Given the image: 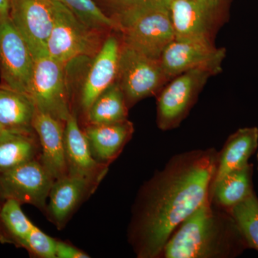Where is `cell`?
Returning <instances> with one entry per match:
<instances>
[{"label": "cell", "instance_id": "obj_27", "mask_svg": "<svg viewBox=\"0 0 258 258\" xmlns=\"http://www.w3.org/2000/svg\"><path fill=\"white\" fill-rule=\"evenodd\" d=\"M56 258H88L89 254L75 246L63 241L57 240L55 249Z\"/></svg>", "mask_w": 258, "mask_h": 258}, {"label": "cell", "instance_id": "obj_10", "mask_svg": "<svg viewBox=\"0 0 258 258\" xmlns=\"http://www.w3.org/2000/svg\"><path fill=\"white\" fill-rule=\"evenodd\" d=\"M225 48H217L210 40L175 38L161 54L160 62L168 79L195 69H205L214 75L221 71Z\"/></svg>", "mask_w": 258, "mask_h": 258}, {"label": "cell", "instance_id": "obj_9", "mask_svg": "<svg viewBox=\"0 0 258 258\" xmlns=\"http://www.w3.org/2000/svg\"><path fill=\"white\" fill-rule=\"evenodd\" d=\"M35 59L9 16L0 18L2 84L29 96Z\"/></svg>", "mask_w": 258, "mask_h": 258}, {"label": "cell", "instance_id": "obj_8", "mask_svg": "<svg viewBox=\"0 0 258 258\" xmlns=\"http://www.w3.org/2000/svg\"><path fill=\"white\" fill-rule=\"evenodd\" d=\"M54 181L40 159L0 171V203L13 200L22 205H32L45 213Z\"/></svg>", "mask_w": 258, "mask_h": 258}, {"label": "cell", "instance_id": "obj_1", "mask_svg": "<svg viewBox=\"0 0 258 258\" xmlns=\"http://www.w3.org/2000/svg\"><path fill=\"white\" fill-rule=\"evenodd\" d=\"M217 158L214 148L180 153L144 183L128 230L137 257H161L173 232L210 196Z\"/></svg>", "mask_w": 258, "mask_h": 258}, {"label": "cell", "instance_id": "obj_18", "mask_svg": "<svg viewBox=\"0 0 258 258\" xmlns=\"http://www.w3.org/2000/svg\"><path fill=\"white\" fill-rule=\"evenodd\" d=\"M257 147V127L239 128L231 134L222 150L218 152L216 172L212 186L229 173L247 165L249 158L255 153Z\"/></svg>", "mask_w": 258, "mask_h": 258}, {"label": "cell", "instance_id": "obj_11", "mask_svg": "<svg viewBox=\"0 0 258 258\" xmlns=\"http://www.w3.org/2000/svg\"><path fill=\"white\" fill-rule=\"evenodd\" d=\"M55 10L53 0H11L10 18L28 44L34 59L47 55Z\"/></svg>", "mask_w": 258, "mask_h": 258}, {"label": "cell", "instance_id": "obj_20", "mask_svg": "<svg viewBox=\"0 0 258 258\" xmlns=\"http://www.w3.org/2000/svg\"><path fill=\"white\" fill-rule=\"evenodd\" d=\"M253 164L229 173L212 186L210 200L217 208L226 211L243 202L254 192Z\"/></svg>", "mask_w": 258, "mask_h": 258}, {"label": "cell", "instance_id": "obj_28", "mask_svg": "<svg viewBox=\"0 0 258 258\" xmlns=\"http://www.w3.org/2000/svg\"><path fill=\"white\" fill-rule=\"evenodd\" d=\"M103 1L113 7L115 12H116L134 8V7L149 4V3L163 1L170 2L171 0H103Z\"/></svg>", "mask_w": 258, "mask_h": 258}, {"label": "cell", "instance_id": "obj_12", "mask_svg": "<svg viewBox=\"0 0 258 258\" xmlns=\"http://www.w3.org/2000/svg\"><path fill=\"white\" fill-rule=\"evenodd\" d=\"M121 42L108 35L101 48L91 58L80 88L79 107L84 117L95 100L116 81Z\"/></svg>", "mask_w": 258, "mask_h": 258}, {"label": "cell", "instance_id": "obj_15", "mask_svg": "<svg viewBox=\"0 0 258 258\" xmlns=\"http://www.w3.org/2000/svg\"><path fill=\"white\" fill-rule=\"evenodd\" d=\"M98 184L79 176L56 179L49 193L45 214L57 230L67 225L80 205L95 192Z\"/></svg>", "mask_w": 258, "mask_h": 258}, {"label": "cell", "instance_id": "obj_23", "mask_svg": "<svg viewBox=\"0 0 258 258\" xmlns=\"http://www.w3.org/2000/svg\"><path fill=\"white\" fill-rule=\"evenodd\" d=\"M34 225L26 216L22 205L13 200L0 203V242L23 248Z\"/></svg>", "mask_w": 258, "mask_h": 258}, {"label": "cell", "instance_id": "obj_29", "mask_svg": "<svg viewBox=\"0 0 258 258\" xmlns=\"http://www.w3.org/2000/svg\"><path fill=\"white\" fill-rule=\"evenodd\" d=\"M11 0H0V18L9 16Z\"/></svg>", "mask_w": 258, "mask_h": 258}, {"label": "cell", "instance_id": "obj_24", "mask_svg": "<svg viewBox=\"0 0 258 258\" xmlns=\"http://www.w3.org/2000/svg\"><path fill=\"white\" fill-rule=\"evenodd\" d=\"M228 212L240 228L249 249L258 252V198L255 192Z\"/></svg>", "mask_w": 258, "mask_h": 258}, {"label": "cell", "instance_id": "obj_14", "mask_svg": "<svg viewBox=\"0 0 258 258\" xmlns=\"http://www.w3.org/2000/svg\"><path fill=\"white\" fill-rule=\"evenodd\" d=\"M64 137L68 175L84 178L100 184L108 173V166L98 162L93 157L76 111H73L66 121Z\"/></svg>", "mask_w": 258, "mask_h": 258}, {"label": "cell", "instance_id": "obj_21", "mask_svg": "<svg viewBox=\"0 0 258 258\" xmlns=\"http://www.w3.org/2000/svg\"><path fill=\"white\" fill-rule=\"evenodd\" d=\"M37 108L30 96L0 84V126L31 130Z\"/></svg>", "mask_w": 258, "mask_h": 258}, {"label": "cell", "instance_id": "obj_5", "mask_svg": "<svg viewBox=\"0 0 258 258\" xmlns=\"http://www.w3.org/2000/svg\"><path fill=\"white\" fill-rule=\"evenodd\" d=\"M169 81L160 59L149 57L121 42L115 82L124 95L128 108L157 95Z\"/></svg>", "mask_w": 258, "mask_h": 258}, {"label": "cell", "instance_id": "obj_22", "mask_svg": "<svg viewBox=\"0 0 258 258\" xmlns=\"http://www.w3.org/2000/svg\"><path fill=\"white\" fill-rule=\"evenodd\" d=\"M124 95L115 82L95 100L85 119L86 124H106L128 119Z\"/></svg>", "mask_w": 258, "mask_h": 258}, {"label": "cell", "instance_id": "obj_7", "mask_svg": "<svg viewBox=\"0 0 258 258\" xmlns=\"http://www.w3.org/2000/svg\"><path fill=\"white\" fill-rule=\"evenodd\" d=\"M213 75L208 70H191L166 83L157 94L158 127L162 131H169L179 126L209 78Z\"/></svg>", "mask_w": 258, "mask_h": 258}, {"label": "cell", "instance_id": "obj_17", "mask_svg": "<svg viewBox=\"0 0 258 258\" xmlns=\"http://www.w3.org/2000/svg\"><path fill=\"white\" fill-rule=\"evenodd\" d=\"M91 152L98 162L109 166L133 137V123L128 119L106 124H86L83 128Z\"/></svg>", "mask_w": 258, "mask_h": 258}, {"label": "cell", "instance_id": "obj_25", "mask_svg": "<svg viewBox=\"0 0 258 258\" xmlns=\"http://www.w3.org/2000/svg\"><path fill=\"white\" fill-rule=\"evenodd\" d=\"M71 10L83 23L91 28L108 32L116 31L114 19L105 14L93 0H53Z\"/></svg>", "mask_w": 258, "mask_h": 258}, {"label": "cell", "instance_id": "obj_26", "mask_svg": "<svg viewBox=\"0 0 258 258\" xmlns=\"http://www.w3.org/2000/svg\"><path fill=\"white\" fill-rule=\"evenodd\" d=\"M56 243L57 240L35 225L25 241L23 249H26L32 257L56 258Z\"/></svg>", "mask_w": 258, "mask_h": 258}, {"label": "cell", "instance_id": "obj_31", "mask_svg": "<svg viewBox=\"0 0 258 258\" xmlns=\"http://www.w3.org/2000/svg\"><path fill=\"white\" fill-rule=\"evenodd\" d=\"M2 130H3V128H2V127L0 126V133H1Z\"/></svg>", "mask_w": 258, "mask_h": 258}, {"label": "cell", "instance_id": "obj_30", "mask_svg": "<svg viewBox=\"0 0 258 258\" xmlns=\"http://www.w3.org/2000/svg\"><path fill=\"white\" fill-rule=\"evenodd\" d=\"M257 169H258V152L257 154Z\"/></svg>", "mask_w": 258, "mask_h": 258}, {"label": "cell", "instance_id": "obj_16", "mask_svg": "<svg viewBox=\"0 0 258 258\" xmlns=\"http://www.w3.org/2000/svg\"><path fill=\"white\" fill-rule=\"evenodd\" d=\"M66 122L37 109L32 128L40 141V161L54 179L68 175L64 149Z\"/></svg>", "mask_w": 258, "mask_h": 258}, {"label": "cell", "instance_id": "obj_2", "mask_svg": "<svg viewBox=\"0 0 258 258\" xmlns=\"http://www.w3.org/2000/svg\"><path fill=\"white\" fill-rule=\"evenodd\" d=\"M248 244L229 212L209 196L173 232L164 246V258H234Z\"/></svg>", "mask_w": 258, "mask_h": 258}, {"label": "cell", "instance_id": "obj_3", "mask_svg": "<svg viewBox=\"0 0 258 258\" xmlns=\"http://www.w3.org/2000/svg\"><path fill=\"white\" fill-rule=\"evenodd\" d=\"M170 2H157L115 12L120 41L134 50L160 59L166 47L175 39Z\"/></svg>", "mask_w": 258, "mask_h": 258}, {"label": "cell", "instance_id": "obj_4", "mask_svg": "<svg viewBox=\"0 0 258 258\" xmlns=\"http://www.w3.org/2000/svg\"><path fill=\"white\" fill-rule=\"evenodd\" d=\"M55 3V19L47 41V55L66 66L77 59L92 58L101 48L106 32L88 26L64 5Z\"/></svg>", "mask_w": 258, "mask_h": 258}, {"label": "cell", "instance_id": "obj_6", "mask_svg": "<svg viewBox=\"0 0 258 258\" xmlns=\"http://www.w3.org/2000/svg\"><path fill=\"white\" fill-rule=\"evenodd\" d=\"M67 67L48 55L35 59L29 96L37 109L66 122L73 113Z\"/></svg>", "mask_w": 258, "mask_h": 258}, {"label": "cell", "instance_id": "obj_19", "mask_svg": "<svg viewBox=\"0 0 258 258\" xmlns=\"http://www.w3.org/2000/svg\"><path fill=\"white\" fill-rule=\"evenodd\" d=\"M41 147L34 129H3L0 133V171L40 159Z\"/></svg>", "mask_w": 258, "mask_h": 258}, {"label": "cell", "instance_id": "obj_13", "mask_svg": "<svg viewBox=\"0 0 258 258\" xmlns=\"http://www.w3.org/2000/svg\"><path fill=\"white\" fill-rule=\"evenodd\" d=\"M222 0H171L175 38L210 40Z\"/></svg>", "mask_w": 258, "mask_h": 258}]
</instances>
